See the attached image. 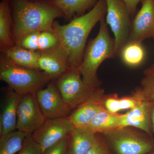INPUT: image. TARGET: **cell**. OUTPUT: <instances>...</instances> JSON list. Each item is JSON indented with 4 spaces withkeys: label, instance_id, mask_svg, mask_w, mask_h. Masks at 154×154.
<instances>
[{
    "label": "cell",
    "instance_id": "cell-1",
    "mask_svg": "<svg viewBox=\"0 0 154 154\" xmlns=\"http://www.w3.org/2000/svg\"><path fill=\"white\" fill-rule=\"evenodd\" d=\"M106 12V0H98L88 13L76 17L68 24L61 25L56 21L54 23L53 30L58 39L56 48L71 68L79 69L88 36L96 24L105 17Z\"/></svg>",
    "mask_w": 154,
    "mask_h": 154
},
{
    "label": "cell",
    "instance_id": "cell-2",
    "mask_svg": "<svg viewBox=\"0 0 154 154\" xmlns=\"http://www.w3.org/2000/svg\"><path fill=\"white\" fill-rule=\"evenodd\" d=\"M13 16L14 41L33 32L53 31L56 19L63 17L61 11L48 2L10 0Z\"/></svg>",
    "mask_w": 154,
    "mask_h": 154
},
{
    "label": "cell",
    "instance_id": "cell-3",
    "mask_svg": "<svg viewBox=\"0 0 154 154\" xmlns=\"http://www.w3.org/2000/svg\"><path fill=\"white\" fill-rule=\"evenodd\" d=\"M99 33L85 50L79 70L83 81L89 85L100 87L97 71L104 60L116 56L115 39L110 36L105 17L99 22Z\"/></svg>",
    "mask_w": 154,
    "mask_h": 154
},
{
    "label": "cell",
    "instance_id": "cell-4",
    "mask_svg": "<svg viewBox=\"0 0 154 154\" xmlns=\"http://www.w3.org/2000/svg\"><path fill=\"white\" fill-rule=\"evenodd\" d=\"M0 79L19 95L36 94L52 79L40 70L25 68L17 65L3 54L0 58Z\"/></svg>",
    "mask_w": 154,
    "mask_h": 154
},
{
    "label": "cell",
    "instance_id": "cell-5",
    "mask_svg": "<svg viewBox=\"0 0 154 154\" xmlns=\"http://www.w3.org/2000/svg\"><path fill=\"white\" fill-rule=\"evenodd\" d=\"M102 134L114 154H146L154 151L153 137L132 127L118 128Z\"/></svg>",
    "mask_w": 154,
    "mask_h": 154
},
{
    "label": "cell",
    "instance_id": "cell-6",
    "mask_svg": "<svg viewBox=\"0 0 154 154\" xmlns=\"http://www.w3.org/2000/svg\"><path fill=\"white\" fill-rule=\"evenodd\" d=\"M55 85L65 102L72 110L88 101L100 88L86 84L79 69L71 68L57 79Z\"/></svg>",
    "mask_w": 154,
    "mask_h": 154
},
{
    "label": "cell",
    "instance_id": "cell-7",
    "mask_svg": "<svg viewBox=\"0 0 154 154\" xmlns=\"http://www.w3.org/2000/svg\"><path fill=\"white\" fill-rule=\"evenodd\" d=\"M106 22L114 34L116 56L118 57L129 39L131 16L123 0H106Z\"/></svg>",
    "mask_w": 154,
    "mask_h": 154
},
{
    "label": "cell",
    "instance_id": "cell-8",
    "mask_svg": "<svg viewBox=\"0 0 154 154\" xmlns=\"http://www.w3.org/2000/svg\"><path fill=\"white\" fill-rule=\"evenodd\" d=\"M46 119L35 94H28L20 96L17 106V130L31 135L43 124Z\"/></svg>",
    "mask_w": 154,
    "mask_h": 154
},
{
    "label": "cell",
    "instance_id": "cell-9",
    "mask_svg": "<svg viewBox=\"0 0 154 154\" xmlns=\"http://www.w3.org/2000/svg\"><path fill=\"white\" fill-rule=\"evenodd\" d=\"M75 128L68 117L46 119L31 136L40 146L43 152L61 140L69 137Z\"/></svg>",
    "mask_w": 154,
    "mask_h": 154
},
{
    "label": "cell",
    "instance_id": "cell-10",
    "mask_svg": "<svg viewBox=\"0 0 154 154\" xmlns=\"http://www.w3.org/2000/svg\"><path fill=\"white\" fill-rule=\"evenodd\" d=\"M36 97L46 119L67 117L72 109L65 102L60 92L53 83L37 91Z\"/></svg>",
    "mask_w": 154,
    "mask_h": 154
},
{
    "label": "cell",
    "instance_id": "cell-11",
    "mask_svg": "<svg viewBox=\"0 0 154 154\" xmlns=\"http://www.w3.org/2000/svg\"><path fill=\"white\" fill-rule=\"evenodd\" d=\"M141 7L132 20L128 42L142 43L154 37V0H142Z\"/></svg>",
    "mask_w": 154,
    "mask_h": 154
},
{
    "label": "cell",
    "instance_id": "cell-12",
    "mask_svg": "<svg viewBox=\"0 0 154 154\" xmlns=\"http://www.w3.org/2000/svg\"><path fill=\"white\" fill-rule=\"evenodd\" d=\"M105 92L102 88L82 105L75 109L67 116L75 128H84L88 126L92 118L103 109Z\"/></svg>",
    "mask_w": 154,
    "mask_h": 154
},
{
    "label": "cell",
    "instance_id": "cell-13",
    "mask_svg": "<svg viewBox=\"0 0 154 154\" xmlns=\"http://www.w3.org/2000/svg\"><path fill=\"white\" fill-rule=\"evenodd\" d=\"M40 52L38 62L39 69L52 79H57L71 69L65 57L56 47Z\"/></svg>",
    "mask_w": 154,
    "mask_h": 154
},
{
    "label": "cell",
    "instance_id": "cell-14",
    "mask_svg": "<svg viewBox=\"0 0 154 154\" xmlns=\"http://www.w3.org/2000/svg\"><path fill=\"white\" fill-rule=\"evenodd\" d=\"M132 127L142 131L152 137L150 102L142 101L123 114L121 127Z\"/></svg>",
    "mask_w": 154,
    "mask_h": 154
},
{
    "label": "cell",
    "instance_id": "cell-15",
    "mask_svg": "<svg viewBox=\"0 0 154 154\" xmlns=\"http://www.w3.org/2000/svg\"><path fill=\"white\" fill-rule=\"evenodd\" d=\"M0 117V136L17 130V106L20 95L9 88Z\"/></svg>",
    "mask_w": 154,
    "mask_h": 154
},
{
    "label": "cell",
    "instance_id": "cell-16",
    "mask_svg": "<svg viewBox=\"0 0 154 154\" xmlns=\"http://www.w3.org/2000/svg\"><path fill=\"white\" fill-rule=\"evenodd\" d=\"M123 114L113 113L105 109L99 111L84 128L94 134L104 133L121 127Z\"/></svg>",
    "mask_w": 154,
    "mask_h": 154
},
{
    "label": "cell",
    "instance_id": "cell-17",
    "mask_svg": "<svg viewBox=\"0 0 154 154\" xmlns=\"http://www.w3.org/2000/svg\"><path fill=\"white\" fill-rule=\"evenodd\" d=\"M2 52L17 65L25 68L40 70L38 62L39 51L30 50L15 44Z\"/></svg>",
    "mask_w": 154,
    "mask_h": 154
},
{
    "label": "cell",
    "instance_id": "cell-18",
    "mask_svg": "<svg viewBox=\"0 0 154 154\" xmlns=\"http://www.w3.org/2000/svg\"><path fill=\"white\" fill-rule=\"evenodd\" d=\"M12 26L10 0H2L0 4V47L2 52L15 45Z\"/></svg>",
    "mask_w": 154,
    "mask_h": 154
},
{
    "label": "cell",
    "instance_id": "cell-19",
    "mask_svg": "<svg viewBox=\"0 0 154 154\" xmlns=\"http://www.w3.org/2000/svg\"><path fill=\"white\" fill-rule=\"evenodd\" d=\"M96 134L75 128L69 137L68 154H86L94 145Z\"/></svg>",
    "mask_w": 154,
    "mask_h": 154
},
{
    "label": "cell",
    "instance_id": "cell-20",
    "mask_svg": "<svg viewBox=\"0 0 154 154\" xmlns=\"http://www.w3.org/2000/svg\"><path fill=\"white\" fill-rule=\"evenodd\" d=\"M97 0H52L51 4L59 9L63 17L71 19L75 16H82L87 10L92 8Z\"/></svg>",
    "mask_w": 154,
    "mask_h": 154
},
{
    "label": "cell",
    "instance_id": "cell-21",
    "mask_svg": "<svg viewBox=\"0 0 154 154\" xmlns=\"http://www.w3.org/2000/svg\"><path fill=\"white\" fill-rule=\"evenodd\" d=\"M146 51L142 43L128 42L121 49L119 56L122 62L130 67L139 66L146 57Z\"/></svg>",
    "mask_w": 154,
    "mask_h": 154
},
{
    "label": "cell",
    "instance_id": "cell-22",
    "mask_svg": "<svg viewBox=\"0 0 154 154\" xmlns=\"http://www.w3.org/2000/svg\"><path fill=\"white\" fill-rule=\"evenodd\" d=\"M28 134L16 130L0 137V154H16L23 147Z\"/></svg>",
    "mask_w": 154,
    "mask_h": 154
},
{
    "label": "cell",
    "instance_id": "cell-23",
    "mask_svg": "<svg viewBox=\"0 0 154 154\" xmlns=\"http://www.w3.org/2000/svg\"><path fill=\"white\" fill-rule=\"evenodd\" d=\"M140 86L133 93L141 100L151 102L154 101V63L146 69Z\"/></svg>",
    "mask_w": 154,
    "mask_h": 154
},
{
    "label": "cell",
    "instance_id": "cell-24",
    "mask_svg": "<svg viewBox=\"0 0 154 154\" xmlns=\"http://www.w3.org/2000/svg\"><path fill=\"white\" fill-rule=\"evenodd\" d=\"M58 44V39L53 31L40 32L38 36V51H44L54 48Z\"/></svg>",
    "mask_w": 154,
    "mask_h": 154
},
{
    "label": "cell",
    "instance_id": "cell-25",
    "mask_svg": "<svg viewBox=\"0 0 154 154\" xmlns=\"http://www.w3.org/2000/svg\"><path fill=\"white\" fill-rule=\"evenodd\" d=\"M39 33L40 32H38L28 33L16 42V45L30 50L34 51L38 50V40Z\"/></svg>",
    "mask_w": 154,
    "mask_h": 154
},
{
    "label": "cell",
    "instance_id": "cell-26",
    "mask_svg": "<svg viewBox=\"0 0 154 154\" xmlns=\"http://www.w3.org/2000/svg\"><path fill=\"white\" fill-rule=\"evenodd\" d=\"M86 154H114L111 150L103 136L96 134L94 145Z\"/></svg>",
    "mask_w": 154,
    "mask_h": 154
},
{
    "label": "cell",
    "instance_id": "cell-27",
    "mask_svg": "<svg viewBox=\"0 0 154 154\" xmlns=\"http://www.w3.org/2000/svg\"><path fill=\"white\" fill-rule=\"evenodd\" d=\"M40 146L33 140L31 135H28L25 144L18 154H42Z\"/></svg>",
    "mask_w": 154,
    "mask_h": 154
},
{
    "label": "cell",
    "instance_id": "cell-28",
    "mask_svg": "<svg viewBox=\"0 0 154 154\" xmlns=\"http://www.w3.org/2000/svg\"><path fill=\"white\" fill-rule=\"evenodd\" d=\"M69 137L65 138L51 146L42 154H68Z\"/></svg>",
    "mask_w": 154,
    "mask_h": 154
},
{
    "label": "cell",
    "instance_id": "cell-29",
    "mask_svg": "<svg viewBox=\"0 0 154 154\" xmlns=\"http://www.w3.org/2000/svg\"><path fill=\"white\" fill-rule=\"evenodd\" d=\"M119 98L116 94H111L104 96L103 106L104 108L113 113H118L120 111L119 107Z\"/></svg>",
    "mask_w": 154,
    "mask_h": 154
},
{
    "label": "cell",
    "instance_id": "cell-30",
    "mask_svg": "<svg viewBox=\"0 0 154 154\" xmlns=\"http://www.w3.org/2000/svg\"><path fill=\"white\" fill-rule=\"evenodd\" d=\"M143 100H141L132 94L128 96L119 97V107L120 110H131Z\"/></svg>",
    "mask_w": 154,
    "mask_h": 154
},
{
    "label": "cell",
    "instance_id": "cell-31",
    "mask_svg": "<svg viewBox=\"0 0 154 154\" xmlns=\"http://www.w3.org/2000/svg\"><path fill=\"white\" fill-rule=\"evenodd\" d=\"M129 11L131 16H134L139 3L142 0H123Z\"/></svg>",
    "mask_w": 154,
    "mask_h": 154
},
{
    "label": "cell",
    "instance_id": "cell-32",
    "mask_svg": "<svg viewBox=\"0 0 154 154\" xmlns=\"http://www.w3.org/2000/svg\"><path fill=\"white\" fill-rule=\"evenodd\" d=\"M151 120L153 132H154V101L150 102Z\"/></svg>",
    "mask_w": 154,
    "mask_h": 154
},
{
    "label": "cell",
    "instance_id": "cell-33",
    "mask_svg": "<svg viewBox=\"0 0 154 154\" xmlns=\"http://www.w3.org/2000/svg\"><path fill=\"white\" fill-rule=\"evenodd\" d=\"M29 1H33V2H49L52 0H29Z\"/></svg>",
    "mask_w": 154,
    "mask_h": 154
},
{
    "label": "cell",
    "instance_id": "cell-34",
    "mask_svg": "<svg viewBox=\"0 0 154 154\" xmlns=\"http://www.w3.org/2000/svg\"><path fill=\"white\" fill-rule=\"evenodd\" d=\"M146 154H154V151H153L150 152L149 153Z\"/></svg>",
    "mask_w": 154,
    "mask_h": 154
}]
</instances>
